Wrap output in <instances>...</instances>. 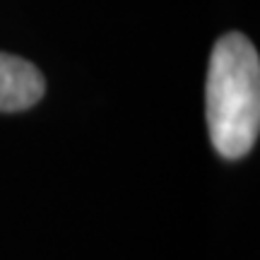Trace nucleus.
I'll use <instances>...</instances> for the list:
<instances>
[{
  "label": "nucleus",
  "instance_id": "obj_2",
  "mask_svg": "<svg viewBox=\"0 0 260 260\" xmlns=\"http://www.w3.org/2000/svg\"><path fill=\"white\" fill-rule=\"evenodd\" d=\"M44 75L19 56L0 53V111L15 113L31 109L44 96Z\"/></svg>",
  "mask_w": 260,
  "mask_h": 260
},
{
  "label": "nucleus",
  "instance_id": "obj_1",
  "mask_svg": "<svg viewBox=\"0 0 260 260\" xmlns=\"http://www.w3.org/2000/svg\"><path fill=\"white\" fill-rule=\"evenodd\" d=\"M205 99L214 149L224 159L248 154L260 130V58L239 31L214 44Z\"/></svg>",
  "mask_w": 260,
  "mask_h": 260
}]
</instances>
